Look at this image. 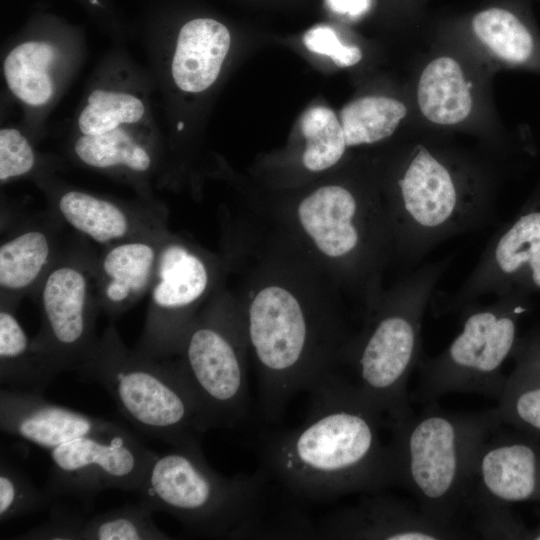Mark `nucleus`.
<instances>
[{"mask_svg": "<svg viewBox=\"0 0 540 540\" xmlns=\"http://www.w3.org/2000/svg\"><path fill=\"white\" fill-rule=\"evenodd\" d=\"M96 251L74 232L33 296L41 325L32 345L57 373L77 371L99 339L95 331L101 312L94 274Z\"/></svg>", "mask_w": 540, "mask_h": 540, "instance_id": "12", "label": "nucleus"}, {"mask_svg": "<svg viewBox=\"0 0 540 540\" xmlns=\"http://www.w3.org/2000/svg\"><path fill=\"white\" fill-rule=\"evenodd\" d=\"M527 294L514 287L490 304L464 307L459 312L462 329L449 346L437 356H421L414 401L425 405L452 392L499 399L506 381L502 368L518 343Z\"/></svg>", "mask_w": 540, "mask_h": 540, "instance_id": "10", "label": "nucleus"}, {"mask_svg": "<svg viewBox=\"0 0 540 540\" xmlns=\"http://www.w3.org/2000/svg\"><path fill=\"white\" fill-rule=\"evenodd\" d=\"M301 131L306 141L302 162L311 172L335 166L348 149L341 122L327 107L306 110L301 118Z\"/></svg>", "mask_w": 540, "mask_h": 540, "instance_id": "30", "label": "nucleus"}, {"mask_svg": "<svg viewBox=\"0 0 540 540\" xmlns=\"http://www.w3.org/2000/svg\"><path fill=\"white\" fill-rule=\"evenodd\" d=\"M59 161L41 154L36 142L23 129L3 126L0 129V183L53 173Z\"/></svg>", "mask_w": 540, "mask_h": 540, "instance_id": "32", "label": "nucleus"}, {"mask_svg": "<svg viewBox=\"0 0 540 540\" xmlns=\"http://www.w3.org/2000/svg\"><path fill=\"white\" fill-rule=\"evenodd\" d=\"M469 492L508 505L540 499V446L491 435L476 455Z\"/></svg>", "mask_w": 540, "mask_h": 540, "instance_id": "25", "label": "nucleus"}, {"mask_svg": "<svg viewBox=\"0 0 540 540\" xmlns=\"http://www.w3.org/2000/svg\"><path fill=\"white\" fill-rule=\"evenodd\" d=\"M48 209L76 234L100 247L169 231L163 204L125 201L71 186L53 173L34 180Z\"/></svg>", "mask_w": 540, "mask_h": 540, "instance_id": "16", "label": "nucleus"}, {"mask_svg": "<svg viewBox=\"0 0 540 540\" xmlns=\"http://www.w3.org/2000/svg\"><path fill=\"white\" fill-rule=\"evenodd\" d=\"M17 308L0 302V384L11 391L44 395L58 373L33 347Z\"/></svg>", "mask_w": 540, "mask_h": 540, "instance_id": "27", "label": "nucleus"}, {"mask_svg": "<svg viewBox=\"0 0 540 540\" xmlns=\"http://www.w3.org/2000/svg\"><path fill=\"white\" fill-rule=\"evenodd\" d=\"M464 510L470 512L473 534L479 538H530V533L515 519L508 504L469 492L464 502Z\"/></svg>", "mask_w": 540, "mask_h": 540, "instance_id": "34", "label": "nucleus"}, {"mask_svg": "<svg viewBox=\"0 0 540 540\" xmlns=\"http://www.w3.org/2000/svg\"><path fill=\"white\" fill-rule=\"evenodd\" d=\"M501 423L496 408L452 413L437 401L401 420H385L391 433V485L407 489L433 521L465 531L458 516L470 490L475 458Z\"/></svg>", "mask_w": 540, "mask_h": 540, "instance_id": "4", "label": "nucleus"}, {"mask_svg": "<svg viewBox=\"0 0 540 540\" xmlns=\"http://www.w3.org/2000/svg\"><path fill=\"white\" fill-rule=\"evenodd\" d=\"M303 43L311 52L328 56L339 68L354 66L363 58L358 45L344 43L337 32L326 25L309 29L303 36Z\"/></svg>", "mask_w": 540, "mask_h": 540, "instance_id": "36", "label": "nucleus"}, {"mask_svg": "<svg viewBox=\"0 0 540 540\" xmlns=\"http://www.w3.org/2000/svg\"><path fill=\"white\" fill-rule=\"evenodd\" d=\"M45 489H38L29 476L3 455L0 461V522L29 515L53 503Z\"/></svg>", "mask_w": 540, "mask_h": 540, "instance_id": "33", "label": "nucleus"}, {"mask_svg": "<svg viewBox=\"0 0 540 540\" xmlns=\"http://www.w3.org/2000/svg\"><path fill=\"white\" fill-rule=\"evenodd\" d=\"M239 309L256 365L260 410L266 421L276 422L295 395L332 371L348 338L335 309L281 281L257 286Z\"/></svg>", "mask_w": 540, "mask_h": 540, "instance_id": "3", "label": "nucleus"}, {"mask_svg": "<svg viewBox=\"0 0 540 540\" xmlns=\"http://www.w3.org/2000/svg\"><path fill=\"white\" fill-rule=\"evenodd\" d=\"M71 160L130 186L144 201L159 203L152 182L164 166L165 147L157 126H125L97 135L72 134Z\"/></svg>", "mask_w": 540, "mask_h": 540, "instance_id": "19", "label": "nucleus"}, {"mask_svg": "<svg viewBox=\"0 0 540 540\" xmlns=\"http://www.w3.org/2000/svg\"><path fill=\"white\" fill-rule=\"evenodd\" d=\"M1 431L45 450L89 436L130 432L121 423L56 405L43 394L0 390Z\"/></svg>", "mask_w": 540, "mask_h": 540, "instance_id": "22", "label": "nucleus"}, {"mask_svg": "<svg viewBox=\"0 0 540 540\" xmlns=\"http://www.w3.org/2000/svg\"><path fill=\"white\" fill-rule=\"evenodd\" d=\"M326 3L332 11L353 18L363 15L371 6V0H326Z\"/></svg>", "mask_w": 540, "mask_h": 540, "instance_id": "38", "label": "nucleus"}, {"mask_svg": "<svg viewBox=\"0 0 540 540\" xmlns=\"http://www.w3.org/2000/svg\"><path fill=\"white\" fill-rule=\"evenodd\" d=\"M309 392L301 425L260 440V468L291 497L306 501L390 486L387 444L380 438L384 415L333 370Z\"/></svg>", "mask_w": 540, "mask_h": 540, "instance_id": "2", "label": "nucleus"}, {"mask_svg": "<svg viewBox=\"0 0 540 540\" xmlns=\"http://www.w3.org/2000/svg\"><path fill=\"white\" fill-rule=\"evenodd\" d=\"M45 491L52 498H73L88 505L107 489L138 491L157 453L130 431L89 436L49 451Z\"/></svg>", "mask_w": 540, "mask_h": 540, "instance_id": "15", "label": "nucleus"}, {"mask_svg": "<svg viewBox=\"0 0 540 540\" xmlns=\"http://www.w3.org/2000/svg\"><path fill=\"white\" fill-rule=\"evenodd\" d=\"M293 222L307 245L338 281L370 308L383 293L392 240L380 194L373 187L321 186L306 195Z\"/></svg>", "mask_w": 540, "mask_h": 540, "instance_id": "8", "label": "nucleus"}, {"mask_svg": "<svg viewBox=\"0 0 540 540\" xmlns=\"http://www.w3.org/2000/svg\"><path fill=\"white\" fill-rule=\"evenodd\" d=\"M452 260L448 256L425 264L383 291L364 311L361 331L338 353L337 360L354 374L351 381L388 421L413 413L407 384L422 356L423 317Z\"/></svg>", "mask_w": 540, "mask_h": 540, "instance_id": "6", "label": "nucleus"}, {"mask_svg": "<svg viewBox=\"0 0 540 540\" xmlns=\"http://www.w3.org/2000/svg\"><path fill=\"white\" fill-rule=\"evenodd\" d=\"M77 1L110 32L116 34L121 32V26L111 0Z\"/></svg>", "mask_w": 540, "mask_h": 540, "instance_id": "37", "label": "nucleus"}, {"mask_svg": "<svg viewBox=\"0 0 540 540\" xmlns=\"http://www.w3.org/2000/svg\"><path fill=\"white\" fill-rule=\"evenodd\" d=\"M540 251V200L502 227L487 244L476 266L452 294L432 297L433 314L458 313L483 296L512 290Z\"/></svg>", "mask_w": 540, "mask_h": 540, "instance_id": "17", "label": "nucleus"}, {"mask_svg": "<svg viewBox=\"0 0 540 540\" xmlns=\"http://www.w3.org/2000/svg\"><path fill=\"white\" fill-rule=\"evenodd\" d=\"M347 148L373 145L390 139L403 124L413 125L409 93L404 97L384 94L360 96L340 112Z\"/></svg>", "mask_w": 540, "mask_h": 540, "instance_id": "29", "label": "nucleus"}, {"mask_svg": "<svg viewBox=\"0 0 540 540\" xmlns=\"http://www.w3.org/2000/svg\"><path fill=\"white\" fill-rule=\"evenodd\" d=\"M88 517L62 503H52L48 518L36 527L13 539L20 540H80Z\"/></svg>", "mask_w": 540, "mask_h": 540, "instance_id": "35", "label": "nucleus"}, {"mask_svg": "<svg viewBox=\"0 0 540 540\" xmlns=\"http://www.w3.org/2000/svg\"><path fill=\"white\" fill-rule=\"evenodd\" d=\"M140 501L87 518L80 540H170Z\"/></svg>", "mask_w": 540, "mask_h": 540, "instance_id": "31", "label": "nucleus"}, {"mask_svg": "<svg viewBox=\"0 0 540 540\" xmlns=\"http://www.w3.org/2000/svg\"><path fill=\"white\" fill-rule=\"evenodd\" d=\"M84 56L80 28L51 14L29 20L2 58L7 90L24 113V130L36 142Z\"/></svg>", "mask_w": 540, "mask_h": 540, "instance_id": "14", "label": "nucleus"}, {"mask_svg": "<svg viewBox=\"0 0 540 540\" xmlns=\"http://www.w3.org/2000/svg\"><path fill=\"white\" fill-rule=\"evenodd\" d=\"M452 137L412 128L380 180L392 260L405 266L416 265L437 245L496 217L499 154L483 146H461Z\"/></svg>", "mask_w": 540, "mask_h": 540, "instance_id": "1", "label": "nucleus"}, {"mask_svg": "<svg viewBox=\"0 0 540 540\" xmlns=\"http://www.w3.org/2000/svg\"><path fill=\"white\" fill-rule=\"evenodd\" d=\"M248 341L239 306L219 290L187 329L175 356L211 428H231L249 411Z\"/></svg>", "mask_w": 540, "mask_h": 540, "instance_id": "11", "label": "nucleus"}, {"mask_svg": "<svg viewBox=\"0 0 540 540\" xmlns=\"http://www.w3.org/2000/svg\"><path fill=\"white\" fill-rule=\"evenodd\" d=\"M231 36L220 21L197 17L186 21L176 35L169 62L172 85L185 94H200L218 79Z\"/></svg>", "mask_w": 540, "mask_h": 540, "instance_id": "26", "label": "nucleus"}, {"mask_svg": "<svg viewBox=\"0 0 540 540\" xmlns=\"http://www.w3.org/2000/svg\"><path fill=\"white\" fill-rule=\"evenodd\" d=\"M452 34L496 72L518 70L540 75V31L518 10L489 6L470 18L465 31Z\"/></svg>", "mask_w": 540, "mask_h": 540, "instance_id": "24", "label": "nucleus"}, {"mask_svg": "<svg viewBox=\"0 0 540 540\" xmlns=\"http://www.w3.org/2000/svg\"><path fill=\"white\" fill-rule=\"evenodd\" d=\"M154 80L117 53L102 61L78 106L73 133L97 135L125 126H157L152 108Z\"/></svg>", "mask_w": 540, "mask_h": 540, "instance_id": "18", "label": "nucleus"}, {"mask_svg": "<svg viewBox=\"0 0 540 540\" xmlns=\"http://www.w3.org/2000/svg\"><path fill=\"white\" fill-rule=\"evenodd\" d=\"M516 367L506 378L497 413L502 423L540 435V335L517 343Z\"/></svg>", "mask_w": 540, "mask_h": 540, "instance_id": "28", "label": "nucleus"}, {"mask_svg": "<svg viewBox=\"0 0 540 540\" xmlns=\"http://www.w3.org/2000/svg\"><path fill=\"white\" fill-rule=\"evenodd\" d=\"M270 477L224 476L206 461L201 445L173 447L157 454L138 489L139 501L153 513L179 521L187 533L206 538H268Z\"/></svg>", "mask_w": 540, "mask_h": 540, "instance_id": "5", "label": "nucleus"}, {"mask_svg": "<svg viewBox=\"0 0 540 540\" xmlns=\"http://www.w3.org/2000/svg\"><path fill=\"white\" fill-rule=\"evenodd\" d=\"M77 372L101 385L136 429L173 447L201 445L210 429L202 405L175 357L130 349L114 321Z\"/></svg>", "mask_w": 540, "mask_h": 540, "instance_id": "7", "label": "nucleus"}, {"mask_svg": "<svg viewBox=\"0 0 540 540\" xmlns=\"http://www.w3.org/2000/svg\"><path fill=\"white\" fill-rule=\"evenodd\" d=\"M221 275L216 256L170 231L159 250L144 326L133 349L159 360L175 357L187 329L219 290Z\"/></svg>", "mask_w": 540, "mask_h": 540, "instance_id": "13", "label": "nucleus"}, {"mask_svg": "<svg viewBox=\"0 0 540 540\" xmlns=\"http://www.w3.org/2000/svg\"><path fill=\"white\" fill-rule=\"evenodd\" d=\"M537 200H540V181L536 187V191L534 193V195L532 196V198L530 199V201L527 203V204H530V203H533Z\"/></svg>", "mask_w": 540, "mask_h": 540, "instance_id": "40", "label": "nucleus"}, {"mask_svg": "<svg viewBox=\"0 0 540 540\" xmlns=\"http://www.w3.org/2000/svg\"><path fill=\"white\" fill-rule=\"evenodd\" d=\"M5 229L0 244V302L18 307L33 298L42 280L61 254L68 237L66 225L47 208L30 216L2 214Z\"/></svg>", "mask_w": 540, "mask_h": 540, "instance_id": "20", "label": "nucleus"}, {"mask_svg": "<svg viewBox=\"0 0 540 540\" xmlns=\"http://www.w3.org/2000/svg\"><path fill=\"white\" fill-rule=\"evenodd\" d=\"M169 232L125 240L96 251L94 274L99 306L111 321L148 294L162 241Z\"/></svg>", "mask_w": 540, "mask_h": 540, "instance_id": "23", "label": "nucleus"}, {"mask_svg": "<svg viewBox=\"0 0 540 540\" xmlns=\"http://www.w3.org/2000/svg\"><path fill=\"white\" fill-rule=\"evenodd\" d=\"M357 504L319 522L317 538L365 540H444L470 538L469 533L441 525L418 505L379 492L367 493Z\"/></svg>", "mask_w": 540, "mask_h": 540, "instance_id": "21", "label": "nucleus"}, {"mask_svg": "<svg viewBox=\"0 0 540 540\" xmlns=\"http://www.w3.org/2000/svg\"><path fill=\"white\" fill-rule=\"evenodd\" d=\"M515 287H522L529 291L540 292V251L530 263L526 273Z\"/></svg>", "mask_w": 540, "mask_h": 540, "instance_id": "39", "label": "nucleus"}, {"mask_svg": "<svg viewBox=\"0 0 540 540\" xmlns=\"http://www.w3.org/2000/svg\"><path fill=\"white\" fill-rule=\"evenodd\" d=\"M496 71L452 33L437 37L413 61L408 87L412 128L476 138L504 154L510 144L497 113L492 79Z\"/></svg>", "mask_w": 540, "mask_h": 540, "instance_id": "9", "label": "nucleus"}]
</instances>
